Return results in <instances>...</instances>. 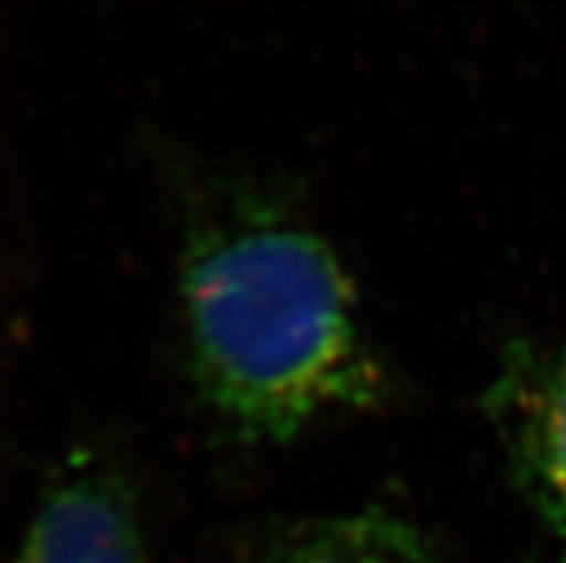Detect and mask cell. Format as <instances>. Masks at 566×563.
Returning <instances> with one entry per match:
<instances>
[{
	"instance_id": "cell-1",
	"label": "cell",
	"mask_w": 566,
	"mask_h": 563,
	"mask_svg": "<svg viewBox=\"0 0 566 563\" xmlns=\"http://www.w3.org/2000/svg\"><path fill=\"white\" fill-rule=\"evenodd\" d=\"M179 300L187 374L242 442H291L391 397L337 250L271 185L216 179L190 199Z\"/></svg>"
},
{
	"instance_id": "cell-2",
	"label": "cell",
	"mask_w": 566,
	"mask_h": 563,
	"mask_svg": "<svg viewBox=\"0 0 566 563\" xmlns=\"http://www.w3.org/2000/svg\"><path fill=\"white\" fill-rule=\"evenodd\" d=\"M515 492L566 563V340H515L483 392Z\"/></svg>"
},
{
	"instance_id": "cell-3",
	"label": "cell",
	"mask_w": 566,
	"mask_h": 563,
	"mask_svg": "<svg viewBox=\"0 0 566 563\" xmlns=\"http://www.w3.org/2000/svg\"><path fill=\"white\" fill-rule=\"evenodd\" d=\"M18 563H144L136 489L122 466L78 451L29 523Z\"/></svg>"
},
{
	"instance_id": "cell-4",
	"label": "cell",
	"mask_w": 566,
	"mask_h": 563,
	"mask_svg": "<svg viewBox=\"0 0 566 563\" xmlns=\"http://www.w3.org/2000/svg\"><path fill=\"white\" fill-rule=\"evenodd\" d=\"M244 563H443L431 538L386 509L314 514L253 543Z\"/></svg>"
}]
</instances>
